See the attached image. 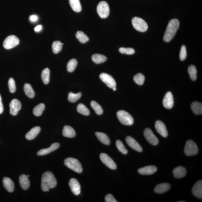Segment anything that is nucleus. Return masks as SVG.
<instances>
[{"mask_svg": "<svg viewBox=\"0 0 202 202\" xmlns=\"http://www.w3.org/2000/svg\"><path fill=\"white\" fill-rule=\"evenodd\" d=\"M57 180L52 172L47 171L43 173L41 179V189L43 191H48L50 189L55 188Z\"/></svg>", "mask_w": 202, "mask_h": 202, "instance_id": "f257e3e1", "label": "nucleus"}, {"mask_svg": "<svg viewBox=\"0 0 202 202\" xmlns=\"http://www.w3.org/2000/svg\"><path fill=\"white\" fill-rule=\"evenodd\" d=\"M180 25L179 21L177 19H173L170 21L166 28L163 37L166 42H169L173 39Z\"/></svg>", "mask_w": 202, "mask_h": 202, "instance_id": "f03ea898", "label": "nucleus"}, {"mask_svg": "<svg viewBox=\"0 0 202 202\" xmlns=\"http://www.w3.org/2000/svg\"><path fill=\"white\" fill-rule=\"evenodd\" d=\"M65 165L71 170L78 173H81L82 168L81 164L78 160L72 158L65 159L64 161Z\"/></svg>", "mask_w": 202, "mask_h": 202, "instance_id": "7ed1b4c3", "label": "nucleus"}, {"mask_svg": "<svg viewBox=\"0 0 202 202\" xmlns=\"http://www.w3.org/2000/svg\"><path fill=\"white\" fill-rule=\"evenodd\" d=\"M117 117L119 121L123 125H131L134 123V119L132 116L124 110H120L118 111Z\"/></svg>", "mask_w": 202, "mask_h": 202, "instance_id": "20e7f679", "label": "nucleus"}, {"mask_svg": "<svg viewBox=\"0 0 202 202\" xmlns=\"http://www.w3.org/2000/svg\"><path fill=\"white\" fill-rule=\"evenodd\" d=\"M133 26L137 31L142 32L147 31L148 26L145 20L138 17H134L132 20Z\"/></svg>", "mask_w": 202, "mask_h": 202, "instance_id": "39448f33", "label": "nucleus"}, {"mask_svg": "<svg viewBox=\"0 0 202 202\" xmlns=\"http://www.w3.org/2000/svg\"><path fill=\"white\" fill-rule=\"evenodd\" d=\"M184 151L187 156H191L198 154V149L196 143L192 140H188L185 145Z\"/></svg>", "mask_w": 202, "mask_h": 202, "instance_id": "423d86ee", "label": "nucleus"}, {"mask_svg": "<svg viewBox=\"0 0 202 202\" xmlns=\"http://www.w3.org/2000/svg\"><path fill=\"white\" fill-rule=\"evenodd\" d=\"M97 13L101 18H106L109 15V7L106 1L100 2L97 6Z\"/></svg>", "mask_w": 202, "mask_h": 202, "instance_id": "0eeeda50", "label": "nucleus"}, {"mask_svg": "<svg viewBox=\"0 0 202 202\" xmlns=\"http://www.w3.org/2000/svg\"><path fill=\"white\" fill-rule=\"evenodd\" d=\"M20 40L18 37L15 35H10L7 37L4 41L3 46L6 49L9 50L15 47L19 44Z\"/></svg>", "mask_w": 202, "mask_h": 202, "instance_id": "6e6552de", "label": "nucleus"}, {"mask_svg": "<svg viewBox=\"0 0 202 202\" xmlns=\"http://www.w3.org/2000/svg\"><path fill=\"white\" fill-rule=\"evenodd\" d=\"M144 135L149 143L153 146H156L159 143V140L155 135L151 129L146 128L144 132Z\"/></svg>", "mask_w": 202, "mask_h": 202, "instance_id": "1a4fd4ad", "label": "nucleus"}, {"mask_svg": "<svg viewBox=\"0 0 202 202\" xmlns=\"http://www.w3.org/2000/svg\"><path fill=\"white\" fill-rule=\"evenodd\" d=\"M100 78L108 87L111 89L116 87L117 84L115 80L110 75L106 73H102L100 75Z\"/></svg>", "mask_w": 202, "mask_h": 202, "instance_id": "9d476101", "label": "nucleus"}, {"mask_svg": "<svg viewBox=\"0 0 202 202\" xmlns=\"http://www.w3.org/2000/svg\"><path fill=\"white\" fill-rule=\"evenodd\" d=\"M100 157V160L108 168L112 170H115L117 169V166L115 162L106 153H101Z\"/></svg>", "mask_w": 202, "mask_h": 202, "instance_id": "9b49d317", "label": "nucleus"}, {"mask_svg": "<svg viewBox=\"0 0 202 202\" xmlns=\"http://www.w3.org/2000/svg\"><path fill=\"white\" fill-rule=\"evenodd\" d=\"M10 107V113L13 116L16 115L18 112L21 109L22 104L17 99H14L9 103Z\"/></svg>", "mask_w": 202, "mask_h": 202, "instance_id": "f8f14e48", "label": "nucleus"}, {"mask_svg": "<svg viewBox=\"0 0 202 202\" xmlns=\"http://www.w3.org/2000/svg\"><path fill=\"white\" fill-rule=\"evenodd\" d=\"M155 129L159 134L163 137H167L168 133L164 123L161 121H157L155 124Z\"/></svg>", "mask_w": 202, "mask_h": 202, "instance_id": "ddd939ff", "label": "nucleus"}, {"mask_svg": "<svg viewBox=\"0 0 202 202\" xmlns=\"http://www.w3.org/2000/svg\"><path fill=\"white\" fill-rule=\"evenodd\" d=\"M163 104L165 108L170 109L173 108L174 105V99L173 94L171 92L166 93L163 100Z\"/></svg>", "mask_w": 202, "mask_h": 202, "instance_id": "4468645a", "label": "nucleus"}, {"mask_svg": "<svg viewBox=\"0 0 202 202\" xmlns=\"http://www.w3.org/2000/svg\"><path fill=\"white\" fill-rule=\"evenodd\" d=\"M71 190L75 195H79L80 193V186L79 183L76 179H71L69 182Z\"/></svg>", "mask_w": 202, "mask_h": 202, "instance_id": "2eb2a0df", "label": "nucleus"}, {"mask_svg": "<svg viewBox=\"0 0 202 202\" xmlns=\"http://www.w3.org/2000/svg\"><path fill=\"white\" fill-rule=\"evenodd\" d=\"M192 193L196 198H202V180H200L194 185L192 190Z\"/></svg>", "mask_w": 202, "mask_h": 202, "instance_id": "dca6fc26", "label": "nucleus"}, {"mask_svg": "<svg viewBox=\"0 0 202 202\" xmlns=\"http://www.w3.org/2000/svg\"><path fill=\"white\" fill-rule=\"evenodd\" d=\"M126 141L127 144L134 150L139 152H141L143 151V149L141 146L134 138L130 136H127L126 138Z\"/></svg>", "mask_w": 202, "mask_h": 202, "instance_id": "f3484780", "label": "nucleus"}, {"mask_svg": "<svg viewBox=\"0 0 202 202\" xmlns=\"http://www.w3.org/2000/svg\"><path fill=\"white\" fill-rule=\"evenodd\" d=\"M156 166H149L145 167L140 168L138 170V173L142 175H151L157 171Z\"/></svg>", "mask_w": 202, "mask_h": 202, "instance_id": "a211bd4d", "label": "nucleus"}, {"mask_svg": "<svg viewBox=\"0 0 202 202\" xmlns=\"http://www.w3.org/2000/svg\"><path fill=\"white\" fill-rule=\"evenodd\" d=\"M60 147V144L58 143H54L52 144L50 147L46 149H44L40 150L37 152V155L39 156H43L47 155L54 151L56 150Z\"/></svg>", "mask_w": 202, "mask_h": 202, "instance_id": "6ab92c4d", "label": "nucleus"}, {"mask_svg": "<svg viewBox=\"0 0 202 202\" xmlns=\"http://www.w3.org/2000/svg\"><path fill=\"white\" fill-rule=\"evenodd\" d=\"M173 173L175 178L180 179L184 177L186 175V169L182 166L176 167L173 170Z\"/></svg>", "mask_w": 202, "mask_h": 202, "instance_id": "aec40b11", "label": "nucleus"}, {"mask_svg": "<svg viewBox=\"0 0 202 202\" xmlns=\"http://www.w3.org/2000/svg\"><path fill=\"white\" fill-rule=\"evenodd\" d=\"M171 188L169 183H165L158 184L155 187L154 191L157 194H163L169 190Z\"/></svg>", "mask_w": 202, "mask_h": 202, "instance_id": "412c9836", "label": "nucleus"}, {"mask_svg": "<svg viewBox=\"0 0 202 202\" xmlns=\"http://www.w3.org/2000/svg\"><path fill=\"white\" fill-rule=\"evenodd\" d=\"M3 186L7 191L12 192L14 190V185L13 181L8 177H4L3 179Z\"/></svg>", "mask_w": 202, "mask_h": 202, "instance_id": "4be33fe9", "label": "nucleus"}, {"mask_svg": "<svg viewBox=\"0 0 202 202\" xmlns=\"http://www.w3.org/2000/svg\"><path fill=\"white\" fill-rule=\"evenodd\" d=\"M62 134L64 136L68 138L74 137L76 135L74 129L68 125H65L64 127Z\"/></svg>", "mask_w": 202, "mask_h": 202, "instance_id": "5701e85b", "label": "nucleus"}, {"mask_svg": "<svg viewBox=\"0 0 202 202\" xmlns=\"http://www.w3.org/2000/svg\"><path fill=\"white\" fill-rule=\"evenodd\" d=\"M41 129L39 127H36L32 128L26 135V137L28 140H31L36 137L39 132Z\"/></svg>", "mask_w": 202, "mask_h": 202, "instance_id": "b1692460", "label": "nucleus"}, {"mask_svg": "<svg viewBox=\"0 0 202 202\" xmlns=\"http://www.w3.org/2000/svg\"><path fill=\"white\" fill-rule=\"evenodd\" d=\"M95 136L101 143L106 145H109L110 143L109 137L104 133L97 132L95 133Z\"/></svg>", "mask_w": 202, "mask_h": 202, "instance_id": "393cba45", "label": "nucleus"}, {"mask_svg": "<svg viewBox=\"0 0 202 202\" xmlns=\"http://www.w3.org/2000/svg\"><path fill=\"white\" fill-rule=\"evenodd\" d=\"M19 183L22 189L24 190H28L29 188L30 182L27 176L22 175L19 177Z\"/></svg>", "mask_w": 202, "mask_h": 202, "instance_id": "a878e982", "label": "nucleus"}, {"mask_svg": "<svg viewBox=\"0 0 202 202\" xmlns=\"http://www.w3.org/2000/svg\"><path fill=\"white\" fill-rule=\"evenodd\" d=\"M191 108L194 113L197 115H201L202 113V103L194 102L191 105Z\"/></svg>", "mask_w": 202, "mask_h": 202, "instance_id": "bb28decb", "label": "nucleus"}, {"mask_svg": "<svg viewBox=\"0 0 202 202\" xmlns=\"http://www.w3.org/2000/svg\"><path fill=\"white\" fill-rule=\"evenodd\" d=\"M69 2L70 7L75 12H79L81 11L82 7L79 0H69Z\"/></svg>", "mask_w": 202, "mask_h": 202, "instance_id": "cd10ccee", "label": "nucleus"}, {"mask_svg": "<svg viewBox=\"0 0 202 202\" xmlns=\"http://www.w3.org/2000/svg\"><path fill=\"white\" fill-rule=\"evenodd\" d=\"M92 60L94 62L99 64L106 61L107 60V58L102 54H93L92 56Z\"/></svg>", "mask_w": 202, "mask_h": 202, "instance_id": "c85d7f7f", "label": "nucleus"}, {"mask_svg": "<svg viewBox=\"0 0 202 202\" xmlns=\"http://www.w3.org/2000/svg\"><path fill=\"white\" fill-rule=\"evenodd\" d=\"M24 90L25 94L30 98H33L35 93L31 86L29 84H25L24 86Z\"/></svg>", "mask_w": 202, "mask_h": 202, "instance_id": "c756f323", "label": "nucleus"}, {"mask_svg": "<svg viewBox=\"0 0 202 202\" xmlns=\"http://www.w3.org/2000/svg\"><path fill=\"white\" fill-rule=\"evenodd\" d=\"M41 78L44 83L48 84L50 82V70L48 68H45L41 74Z\"/></svg>", "mask_w": 202, "mask_h": 202, "instance_id": "7c9ffc66", "label": "nucleus"}, {"mask_svg": "<svg viewBox=\"0 0 202 202\" xmlns=\"http://www.w3.org/2000/svg\"><path fill=\"white\" fill-rule=\"evenodd\" d=\"M45 108V105L44 104H39L34 108L33 113L35 116L39 117L42 115Z\"/></svg>", "mask_w": 202, "mask_h": 202, "instance_id": "2f4dec72", "label": "nucleus"}, {"mask_svg": "<svg viewBox=\"0 0 202 202\" xmlns=\"http://www.w3.org/2000/svg\"><path fill=\"white\" fill-rule=\"evenodd\" d=\"M76 36L79 42L83 44L88 42L89 40V37L87 35L81 31H78L77 32Z\"/></svg>", "mask_w": 202, "mask_h": 202, "instance_id": "473e14b6", "label": "nucleus"}, {"mask_svg": "<svg viewBox=\"0 0 202 202\" xmlns=\"http://www.w3.org/2000/svg\"><path fill=\"white\" fill-rule=\"evenodd\" d=\"M188 70L191 79L193 81L195 80L197 78V70L195 66L193 65H191L188 67Z\"/></svg>", "mask_w": 202, "mask_h": 202, "instance_id": "72a5a7b5", "label": "nucleus"}, {"mask_svg": "<svg viewBox=\"0 0 202 202\" xmlns=\"http://www.w3.org/2000/svg\"><path fill=\"white\" fill-rule=\"evenodd\" d=\"M77 111L84 115L88 116L90 114L89 110L85 105L80 103L77 107Z\"/></svg>", "mask_w": 202, "mask_h": 202, "instance_id": "f704fd0d", "label": "nucleus"}, {"mask_svg": "<svg viewBox=\"0 0 202 202\" xmlns=\"http://www.w3.org/2000/svg\"><path fill=\"white\" fill-rule=\"evenodd\" d=\"M91 106L97 115H102L103 112V111L102 107L98 103L95 102L94 101H91Z\"/></svg>", "mask_w": 202, "mask_h": 202, "instance_id": "c9c22d12", "label": "nucleus"}, {"mask_svg": "<svg viewBox=\"0 0 202 202\" xmlns=\"http://www.w3.org/2000/svg\"><path fill=\"white\" fill-rule=\"evenodd\" d=\"M78 65V61L75 59H71L67 64V70L69 72H74Z\"/></svg>", "mask_w": 202, "mask_h": 202, "instance_id": "e433bc0d", "label": "nucleus"}, {"mask_svg": "<svg viewBox=\"0 0 202 202\" xmlns=\"http://www.w3.org/2000/svg\"><path fill=\"white\" fill-rule=\"evenodd\" d=\"M62 43L60 41H54L52 46V51L54 53H59L62 49Z\"/></svg>", "mask_w": 202, "mask_h": 202, "instance_id": "4c0bfd02", "label": "nucleus"}, {"mask_svg": "<svg viewBox=\"0 0 202 202\" xmlns=\"http://www.w3.org/2000/svg\"><path fill=\"white\" fill-rule=\"evenodd\" d=\"M134 80L138 85H143L145 81V76L141 73H138L134 76Z\"/></svg>", "mask_w": 202, "mask_h": 202, "instance_id": "58836bf2", "label": "nucleus"}, {"mask_svg": "<svg viewBox=\"0 0 202 202\" xmlns=\"http://www.w3.org/2000/svg\"><path fill=\"white\" fill-rule=\"evenodd\" d=\"M81 96V93H79L77 94H74L71 92L69 93L68 100L70 102L74 103L78 100Z\"/></svg>", "mask_w": 202, "mask_h": 202, "instance_id": "ea45409f", "label": "nucleus"}, {"mask_svg": "<svg viewBox=\"0 0 202 202\" xmlns=\"http://www.w3.org/2000/svg\"><path fill=\"white\" fill-rule=\"evenodd\" d=\"M116 145L118 150L123 154H127L128 153V151L121 140H117L116 142Z\"/></svg>", "mask_w": 202, "mask_h": 202, "instance_id": "a19ab883", "label": "nucleus"}, {"mask_svg": "<svg viewBox=\"0 0 202 202\" xmlns=\"http://www.w3.org/2000/svg\"><path fill=\"white\" fill-rule=\"evenodd\" d=\"M119 51L122 54H127V55H132L134 54L135 50L134 49L131 48H125L121 47L119 49Z\"/></svg>", "mask_w": 202, "mask_h": 202, "instance_id": "79ce46f5", "label": "nucleus"}, {"mask_svg": "<svg viewBox=\"0 0 202 202\" xmlns=\"http://www.w3.org/2000/svg\"><path fill=\"white\" fill-rule=\"evenodd\" d=\"M9 91L11 93H14L16 91V88L14 80L12 78L9 79L8 82Z\"/></svg>", "mask_w": 202, "mask_h": 202, "instance_id": "37998d69", "label": "nucleus"}, {"mask_svg": "<svg viewBox=\"0 0 202 202\" xmlns=\"http://www.w3.org/2000/svg\"><path fill=\"white\" fill-rule=\"evenodd\" d=\"M187 57V52L186 48L185 46H182L181 48L180 53L179 57L180 60L183 61L186 59Z\"/></svg>", "mask_w": 202, "mask_h": 202, "instance_id": "c03bdc74", "label": "nucleus"}, {"mask_svg": "<svg viewBox=\"0 0 202 202\" xmlns=\"http://www.w3.org/2000/svg\"><path fill=\"white\" fill-rule=\"evenodd\" d=\"M105 201L106 202H117L113 196L110 194L107 195L105 197Z\"/></svg>", "mask_w": 202, "mask_h": 202, "instance_id": "a18cd8bd", "label": "nucleus"}, {"mask_svg": "<svg viewBox=\"0 0 202 202\" xmlns=\"http://www.w3.org/2000/svg\"><path fill=\"white\" fill-rule=\"evenodd\" d=\"M3 111V106L2 102V99L0 95V114L2 113Z\"/></svg>", "mask_w": 202, "mask_h": 202, "instance_id": "49530a36", "label": "nucleus"}, {"mask_svg": "<svg viewBox=\"0 0 202 202\" xmlns=\"http://www.w3.org/2000/svg\"><path fill=\"white\" fill-rule=\"evenodd\" d=\"M30 19L32 22H35L37 19V17L35 15H32L30 17Z\"/></svg>", "mask_w": 202, "mask_h": 202, "instance_id": "de8ad7c7", "label": "nucleus"}, {"mask_svg": "<svg viewBox=\"0 0 202 202\" xmlns=\"http://www.w3.org/2000/svg\"><path fill=\"white\" fill-rule=\"evenodd\" d=\"M42 26L41 25H38L36 26L35 28V31L38 32L39 31H40L41 29H42Z\"/></svg>", "mask_w": 202, "mask_h": 202, "instance_id": "09e8293b", "label": "nucleus"}, {"mask_svg": "<svg viewBox=\"0 0 202 202\" xmlns=\"http://www.w3.org/2000/svg\"><path fill=\"white\" fill-rule=\"evenodd\" d=\"M113 89V90L114 91H115L116 90H117V89H116V87L113 88V89Z\"/></svg>", "mask_w": 202, "mask_h": 202, "instance_id": "8fccbe9b", "label": "nucleus"}, {"mask_svg": "<svg viewBox=\"0 0 202 202\" xmlns=\"http://www.w3.org/2000/svg\"><path fill=\"white\" fill-rule=\"evenodd\" d=\"M177 202H185L186 201H177Z\"/></svg>", "mask_w": 202, "mask_h": 202, "instance_id": "3c124183", "label": "nucleus"}, {"mask_svg": "<svg viewBox=\"0 0 202 202\" xmlns=\"http://www.w3.org/2000/svg\"><path fill=\"white\" fill-rule=\"evenodd\" d=\"M27 177H29V175H27Z\"/></svg>", "mask_w": 202, "mask_h": 202, "instance_id": "603ef678", "label": "nucleus"}]
</instances>
